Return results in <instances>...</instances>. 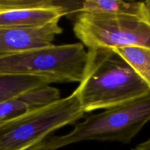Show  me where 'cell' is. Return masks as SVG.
<instances>
[{
  "mask_svg": "<svg viewBox=\"0 0 150 150\" xmlns=\"http://www.w3.org/2000/svg\"><path fill=\"white\" fill-rule=\"evenodd\" d=\"M87 53L83 79L76 89L84 114L123 105L150 90L113 48H89Z\"/></svg>",
  "mask_w": 150,
  "mask_h": 150,
  "instance_id": "obj_1",
  "label": "cell"
},
{
  "mask_svg": "<svg viewBox=\"0 0 150 150\" xmlns=\"http://www.w3.org/2000/svg\"><path fill=\"white\" fill-rule=\"evenodd\" d=\"M150 121V90L128 103L89 116L62 136H51L31 150H57L84 142L128 144Z\"/></svg>",
  "mask_w": 150,
  "mask_h": 150,
  "instance_id": "obj_2",
  "label": "cell"
},
{
  "mask_svg": "<svg viewBox=\"0 0 150 150\" xmlns=\"http://www.w3.org/2000/svg\"><path fill=\"white\" fill-rule=\"evenodd\" d=\"M81 42L52 45L0 56V76L33 77L53 83H80L87 61Z\"/></svg>",
  "mask_w": 150,
  "mask_h": 150,
  "instance_id": "obj_3",
  "label": "cell"
},
{
  "mask_svg": "<svg viewBox=\"0 0 150 150\" xmlns=\"http://www.w3.org/2000/svg\"><path fill=\"white\" fill-rule=\"evenodd\" d=\"M84 115L77 92L48 105L0 122V150H31L59 129Z\"/></svg>",
  "mask_w": 150,
  "mask_h": 150,
  "instance_id": "obj_4",
  "label": "cell"
},
{
  "mask_svg": "<svg viewBox=\"0 0 150 150\" xmlns=\"http://www.w3.org/2000/svg\"><path fill=\"white\" fill-rule=\"evenodd\" d=\"M73 32L88 49L150 48V11L147 7L138 14L81 13L76 18Z\"/></svg>",
  "mask_w": 150,
  "mask_h": 150,
  "instance_id": "obj_5",
  "label": "cell"
},
{
  "mask_svg": "<svg viewBox=\"0 0 150 150\" xmlns=\"http://www.w3.org/2000/svg\"><path fill=\"white\" fill-rule=\"evenodd\" d=\"M80 1L53 0H0V27L42 26L59 21L64 16L75 14Z\"/></svg>",
  "mask_w": 150,
  "mask_h": 150,
  "instance_id": "obj_6",
  "label": "cell"
},
{
  "mask_svg": "<svg viewBox=\"0 0 150 150\" xmlns=\"http://www.w3.org/2000/svg\"><path fill=\"white\" fill-rule=\"evenodd\" d=\"M59 22L42 26L0 27V56L52 45L56 36L63 30Z\"/></svg>",
  "mask_w": 150,
  "mask_h": 150,
  "instance_id": "obj_7",
  "label": "cell"
},
{
  "mask_svg": "<svg viewBox=\"0 0 150 150\" xmlns=\"http://www.w3.org/2000/svg\"><path fill=\"white\" fill-rule=\"evenodd\" d=\"M60 98L59 90L50 85L19 94L0 103V122L49 105Z\"/></svg>",
  "mask_w": 150,
  "mask_h": 150,
  "instance_id": "obj_8",
  "label": "cell"
},
{
  "mask_svg": "<svg viewBox=\"0 0 150 150\" xmlns=\"http://www.w3.org/2000/svg\"><path fill=\"white\" fill-rule=\"evenodd\" d=\"M147 7L146 1H124L121 0H85L80 1L77 16L91 14H138Z\"/></svg>",
  "mask_w": 150,
  "mask_h": 150,
  "instance_id": "obj_9",
  "label": "cell"
},
{
  "mask_svg": "<svg viewBox=\"0 0 150 150\" xmlns=\"http://www.w3.org/2000/svg\"><path fill=\"white\" fill-rule=\"evenodd\" d=\"M50 84L39 78L0 76V103L28 90Z\"/></svg>",
  "mask_w": 150,
  "mask_h": 150,
  "instance_id": "obj_10",
  "label": "cell"
},
{
  "mask_svg": "<svg viewBox=\"0 0 150 150\" xmlns=\"http://www.w3.org/2000/svg\"><path fill=\"white\" fill-rule=\"evenodd\" d=\"M113 49L130 64L150 89V48L129 46Z\"/></svg>",
  "mask_w": 150,
  "mask_h": 150,
  "instance_id": "obj_11",
  "label": "cell"
},
{
  "mask_svg": "<svg viewBox=\"0 0 150 150\" xmlns=\"http://www.w3.org/2000/svg\"><path fill=\"white\" fill-rule=\"evenodd\" d=\"M133 150H150V138L138 144Z\"/></svg>",
  "mask_w": 150,
  "mask_h": 150,
  "instance_id": "obj_12",
  "label": "cell"
},
{
  "mask_svg": "<svg viewBox=\"0 0 150 150\" xmlns=\"http://www.w3.org/2000/svg\"><path fill=\"white\" fill-rule=\"evenodd\" d=\"M146 5H147L148 8H149V10L150 11V1H146Z\"/></svg>",
  "mask_w": 150,
  "mask_h": 150,
  "instance_id": "obj_13",
  "label": "cell"
}]
</instances>
